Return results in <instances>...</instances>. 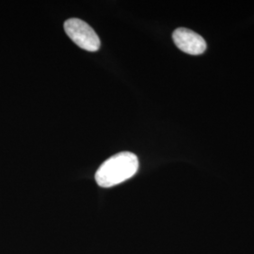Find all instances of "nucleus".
Returning <instances> with one entry per match:
<instances>
[{"mask_svg": "<svg viewBox=\"0 0 254 254\" xmlns=\"http://www.w3.org/2000/svg\"><path fill=\"white\" fill-rule=\"evenodd\" d=\"M173 39L175 46L187 54L198 56L206 49V43L202 37L190 29L180 27L174 30Z\"/></svg>", "mask_w": 254, "mask_h": 254, "instance_id": "3", "label": "nucleus"}, {"mask_svg": "<svg viewBox=\"0 0 254 254\" xmlns=\"http://www.w3.org/2000/svg\"><path fill=\"white\" fill-rule=\"evenodd\" d=\"M64 29L69 38L82 49L95 52L100 48L99 37L90 25L80 19H68L64 23Z\"/></svg>", "mask_w": 254, "mask_h": 254, "instance_id": "2", "label": "nucleus"}, {"mask_svg": "<svg viewBox=\"0 0 254 254\" xmlns=\"http://www.w3.org/2000/svg\"><path fill=\"white\" fill-rule=\"evenodd\" d=\"M138 170V159L130 152L114 154L102 164L95 180L102 188H111L133 177Z\"/></svg>", "mask_w": 254, "mask_h": 254, "instance_id": "1", "label": "nucleus"}]
</instances>
